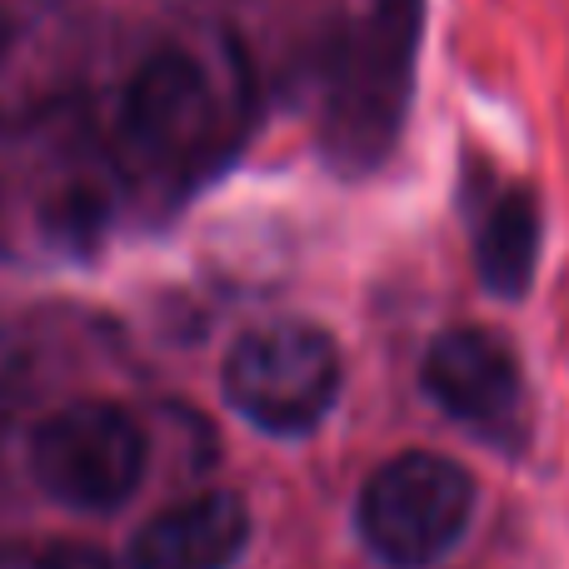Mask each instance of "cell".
Returning a JSON list of instances; mask_svg holds the SVG:
<instances>
[{
	"label": "cell",
	"instance_id": "1",
	"mask_svg": "<svg viewBox=\"0 0 569 569\" xmlns=\"http://www.w3.org/2000/svg\"><path fill=\"white\" fill-rule=\"evenodd\" d=\"M250 130L246 70L220 50L160 46L130 70L110 130V166L120 186L156 210H180L220 180Z\"/></svg>",
	"mask_w": 569,
	"mask_h": 569
},
{
	"label": "cell",
	"instance_id": "2",
	"mask_svg": "<svg viewBox=\"0 0 569 569\" xmlns=\"http://www.w3.org/2000/svg\"><path fill=\"white\" fill-rule=\"evenodd\" d=\"M425 0H370L325 70L320 136L340 170L385 166L415 96Z\"/></svg>",
	"mask_w": 569,
	"mask_h": 569
},
{
	"label": "cell",
	"instance_id": "3",
	"mask_svg": "<svg viewBox=\"0 0 569 569\" xmlns=\"http://www.w3.org/2000/svg\"><path fill=\"white\" fill-rule=\"evenodd\" d=\"M345 385V360L330 330L310 320H266L230 345L220 390L230 410L260 435L300 440L320 430Z\"/></svg>",
	"mask_w": 569,
	"mask_h": 569
},
{
	"label": "cell",
	"instance_id": "4",
	"mask_svg": "<svg viewBox=\"0 0 569 569\" xmlns=\"http://www.w3.org/2000/svg\"><path fill=\"white\" fill-rule=\"evenodd\" d=\"M475 475L460 460L435 450H400L370 470L355 505L365 550L385 569H430L460 540L475 520Z\"/></svg>",
	"mask_w": 569,
	"mask_h": 569
},
{
	"label": "cell",
	"instance_id": "5",
	"mask_svg": "<svg viewBox=\"0 0 569 569\" xmlns=\"http://www.w3.org/2000/svg\"><path fill=\"white\" fill-rule=\"evenodd\" d=\"M150 445L140 420L116 400H76L36 425L30 475L56 505L110 515L140 490Z\"/></svg>",
	"mask_w": 569,
	"mask_h": 569
},
{
	"label": "cell",
	"instance_id": "6",
	"mask_svg": "<svg viewBox=\"0 0 569 569\" xmlns=\"http://www.w3.org/2000/svg\"><path fill=\"white\" fill-rule=\"evenodd\" d=\"M420 385L455 425L475 430L490 445L515 450L530 430L520 355L505 335L485 330V325H450L435 335L420 360Z\"/></svg>",
	"mask_w": 569,
	"mask_h": 569
},
{
	"label": "cell",
	"instance_id": "7",
	"mask_svg": "<svg viewBox=\"0 0 569 569\" xmlns=\"http://www.w3.org/2000/svg\"><path fill=\"white\" fill-rule=\"evenodd\" d=\"M250 535L256 520L236 490H200L140 525L130 540V569H236Z\"/></svg>",
	"mask_w": 569,
	"mask_h": 569
},
{
	"label": "cell",
	"instance_id": "8",
	"mask_svg": "<svg viewBox=\"0 0 569 569\" xmlns=\"http://www.w3.org/2000/svg\"><path fill=\"white\" fill-rule=\"evenodd\" d=\"M470 216H475V270H480L485 290L520 300L530 290L545 246L535 190L515 186V180H495L485 196H475Z\"/></svg>",
	"mask_w": 569,
	"mask_h": 569
},
{
	"label": "cell",
	"instance_id": "9",
	"mask_svg": "<svg viewBox=\"0 0 569 569\" xmlns=\"http://www.w3.org/2000/svg\"><path fill=\"white\" fill-rule=\"evenodd\" d=\"M26 569H110V560L96 550V545H46V550L30 555Z\"/></svg>",
	"mask_w": 569,
	"mask_h": 569
},
{
	"label": "cell",
	"instance_id": "10",
	"mask_svg": "<svg viewBox=\"0 0 569 569\" xmlns=\"http://www.w3.org/2000/svg\"><path fill=\"white\" fill-rule=\"evenodd\" d=\"M10 46V20H6V10H0V50Z\"/></svg>",
	"mask_w": 569,
	"mask_h": 569
}]
</instances>
